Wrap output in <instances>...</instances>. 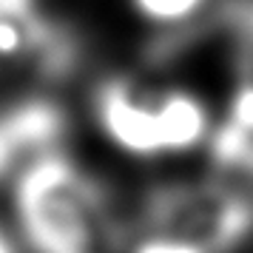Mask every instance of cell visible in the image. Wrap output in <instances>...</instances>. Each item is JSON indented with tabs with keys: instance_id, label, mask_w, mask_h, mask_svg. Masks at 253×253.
Wrapping results in <instances>:
<instances>
[{
	"instance_id": "obj_1",
	"label": "cell",
	"mask_w": 253,
	"mask_h": 253,
	"mask_svg": "<svg viewBox=\"0 0 253 253\" xmlns=\"http://www.w3.org/2000/svg\"><path fill=\"white\" fill-rule=\"evenodd\" d=\"M14 233L29 253H94L100 194L69 151L32 154L12 173Z\"/></svg>"
},
{
	"instance_id": "obj_2",
	"label": "cell",
	"mask_w": 253,
	"mask_h": 253,
	"mask_svg": "<svg viewBox=\"0 0 253 253\" xmlns=\"http://www.w3.org/2000/svg\"><path fill=\"white\" fill-rule=\"evenodd\" d=\"M91 114L114 151L131 160H162L154 91H142L128 77H108L91 94Z\"/></svg>"
},
{
	"instance_id": "obj_3",
	"label": "cell",
	"mask_w": 253,
	"mask_h": 253,
	"mask_svg": "<svg viewBox=\"0 0 253 253\" xmlns=\"http://www.w3.org/2000/svg\"><path fill=\"white\" fill-rule=\"evenodd\" d=\"M157 131H160L162 157H185L205 148L213 134V111L208 100L194 88L165 85L154 91Z\"/></svg>"
},
{
	"instance_id": "obj_4",
	"label": "cell",
	"mask_w": 253,
	"mask_h": 253,
	"mask_svg": "<svg viewBox=\"0 0 253 253\" xmlns=\"http://www.w3.org/2000/svg\"><path fill=\"white\" fill-rule=\"evenodd\" d=\"M213 0H126L128 12L157 32H182L211 9Z\"/></svg>"
},
{
	"instance_id": "obj_5",
	"label": "cell",
	"mask_w": 253,
	"mask_h": 253,
	"mask_svg": "<svg viewBox=\"0 0 253 253\" xmlns=\"http://www.w3.org/2000/svg\"><path fill=\"white\" fill-rule=\"evenodd\" d=\"M128 253H213L205 242L185 236V233H173V230H154L134 239Z\"/></svg>"
},
{
	"instance_id": "obj_6",
	"label": "cell",
	"mask_w": 253,
	"mask_h": 253,
	"mask_svg": "<svg viewBox=\"0 0 253 253\" xmlns=\"http://www.w3.org/2000/svg\"><path fill=\"white\" fill-rule=\"evenodd\" d=\"M225 123L253 137V77H245L230 91L228 108H225Z\"/></svg>"
},
{
	"instance_id": "obj_7",
	"label": "cell",
	"mask_w": 253,
	"mask_h": 253,
	"mask_svg": "<svg viewBox=\"0 0 253 253\" xmlns=\"http://www.w3.org/2000/svg\"><path fill=\"white\" fill-rule=\"evenodd\" d=\"M236 14H239L236 23L242 29V43L248 46V51H251V57H253V0H245ZM251 74H253V66H251Z\"/></svg>"
},
{
	"instance_id": "obj_8",
	"label": "cell",
	"mask_w": 253,
	"mask_h": 253,
	"mask_svg": "<svg viewBox=\"0 0 253 253\" xmlns=\"http://www.w3.org/2000/svg\"><path fill=\"white\" fill-rule=\"evenodd\" d=\"M0 253H23V245L17 239L14 228H6L0 222Z\"/></svg>"
}]
</instances>
